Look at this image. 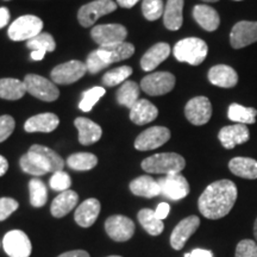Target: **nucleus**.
<instances>
[{"instance_id":"bf43d9fd","label":"nucleus","mask_w":257,"mask_h":257,"mask_svg":"<svg viewBox=\"0 0 257 257\" xmlns=\"http://www.w3.org/2000/svg\"><path fill=\"white\" fill-rule=\"evenodd\" d=\"M236 2H240V0H236Z\"/></svg>"},{"instance_id":"7ed1b4c3","label":"nucleus","mask_w":257,"mask_h":257,"mask_svg":"<svg viewBox=\"0 0 257 257\" xmlns=\"http://www.w3.org/2000/svg\"><path fill=\"white\" fill-rule=\"evenodd\" d=\"M175 59L191 66H199L206 59L208 47L206 42L198 37H187L179 41L173 49Z\"/></svg>"},{"instance_id":"864d4df0","label":"nucleus","mask_w":257,"mask_h":257,"mask_svg":"<svg viewBox=\"0 0 257 257\" xmlns=\"http://www.w3.org/2000/svg\"><path fill=\"white\" fill-rule=\"evenodd\" d=\"M9 169V162L4 156L0 155V176H4Z\"/></svg>"},{"instance_id":"a18cd8bd","label":"nucleus","mask_w":257,"mask_h":257,"mask_svg":"<svg viewBox=\"0 0 257 257\" xmlns=\"http://www.w3.org/2000/svg\"><path fill=\"white\" fill-rule=\"evenodd\" d=\"M16 126V121L11 115L5 114L0 117V143L11 136Z\"/></svg>"},{"instance_id":"2eb2a0df","label":"nucleus","mask_w":257,"mask_h":257,"mask_svg":"<svg viewBox=\"0 0 257 257\" xmlns=\"http://www.w3.org/2000/svg\"><path fill=\"white\" fill-rule=\"evenodd\" d=\"M257 42V22L242 21L233 25L230 44L233 49H242Z\"/></svg>"},{"instance_id":"4be33fe9","label":"nucleus","mask_w":257,"mask_h":257,"mask_svg":"<svg viewBox=\"0 0 257 257\" xmlns=\"http://www.w3.org/2000/svg\"><path fill=\"white\" fill-rule=\"evenodd\" d=\"M170 55V47L168 43L161 42L153 46L144 54L141 60V67L144 72H152L160 66L163 61L168 59Z\"/></svg>"},{"instance_id":"aec40b11","label":"nucleus","mask_w":257,"mask_h":257,"mask_svg":"<svg viewBox=\"0 0 257 257\" xmlns=\"http://www.w3.org/2000/svg\"><path fill=\"white\" fill-rule=\"evenodd\" d=\"M100 202L98 199L89 198L82 202L80 206L76 208L74 219L76 224L81 227H89L95 223L96 218L100 213Z\"/></svg>"},{"instance_id":"a211bd4d","label":"nucleus","mask_w":257,"mask_h":257,"mask_svg":"<svg viewBox=\"0 0 257 257\" xmlns=\"http://www.w3.org/2000/svg\"><path fill=\"white\" fill-rule=\"evenodd\" d=\"M249 138V128L244 124L227 125L220 128L218 134V140L225 149H233L236 146L248 142Z\"/></svg>"},{"instance_id":"b1692460","label":"nucleus","mask_w":257,"mask_h":257,"mask_svg":"<svg viewBox=\"0 0 257 257\" xmlns=\"http://www.w3.org/2000/svg\"><path fill=\"white\" fill-rule=\"evenodd\" d=\"M60 119L54 113H41L29 118L24 128L27 133H51L59 126Z\"/></svg>"},{"instance_id":"7c9ffc66","label":"nucleus","mask_w":257,"mask_h":257,"mask_svg":"<svg viewBox=\"0 0 257 257\" xmlns=\"http://www.w3.org/2000/svg\"><path fill=\"white\" fill-rule=\"evenodd\" d=\"M27 86L24 81L18 79L5 78L0 79V98L6 100H18L27 93Z\"/></svg>"},{"instance_id":"ea45409f","label":"nucleus","mask_w":257,"mask_h":257,"mask_svg":"<svg viewBox=\"0 0 257 257\" xmlns=\"http://www.w3.org/2000/svg\"><path fill=\"white\" fill-rule=\"evenodd\" d=\"M142 12L148 21H157L163 16L165 5L162 0H143Z\"/></svg>"},{"instance_id":"5701e85b","label":"nucleus","mask_w":257,"mask_h":257,"mask_svg":"<svg viewBox=\"0 0 257 257\" xmlns=\"http://www.w3.org/2000/svg\"><path fill=\"white\" fill-rule=\"evenodd\" d=\"M159 115V110L153 102L147 99H140L130 110V119L136 125H146L155 120Z\"/></svg>"},{"instance_id":"f3484780","label":"nucleus","mask_w":257,"mask_h":257,"mask_svg":"<svg viewBox=\"0 0 257 257\" xmlns=\"http://www.w3.org/2000/svg\"><path fill=\"white\" fill-rule=\"evenodd\" d=\"M199 225H200V219L197 216H189L180 221L170 234V245L173 246V249L181 250L184 248L189 237L198 230Z\"/></svg>"},{"instance_id":"2f4dec72","label":"nucleus","mask_w":257,"mask_h":257,"mask_svg":"<svg viewBox=\"0 0 257 257\" xmlns=\"http://www.w3.org/2000/svg\"><path fill=\"white\" fill-rule=\"evenodd\" d=\"M138 220H140L143 229L152 236H159L165 229L163 221L159 219L156 217L155 211L150 210V208H143L138 212Z\"/></svg>"},{"instance_id":"4468645a","label":"nucleus","mask_w":257,"mask_h":257,"mask_svg":"<svg viewBox=\"0 0 257 257\" xmlns=\"http://www.w3.org/2000/svg\"><path fill=\"white\" fill-rule=\"evenodd\" d=\"M105 230L111 239L115 242H126L134 236L135 224L130 218L117 214L106 219Z\"/></svg>"},{"instance_id":"58836bf2","label":"nucleus","mask_w":257,"mask_h":257,"mask_svg":"<svg viewBox=\"0 0 257 257\" xmlns=\"http://www.w3.org/2000/svg\"><path fill=\"white\" fill-rule=\"evenodd\" d=\"M105 95V89L102 87H93L91 89H87L83 93L81 101L79 104V108L83 112H89L94 107L96 102L99 101V99L101 96Z\"/></svg>"},{"instance_id":"1a4fd4ad","label":"nucleus","mask_w":257,"mask_h":257,"mask_svg":"<svg viewBox=\"0 0 257 257\" xmlns=\"http://www.w3.org/2000/svg\"><path fill=\"white\" fill-rule=\"evenodd\" d=\"M86 72H87L86 63H82L81 61L78 60H73L56 66L51 70L50 76L54 83L69 85V83H74L81 79Z\"/></svg>"},{"instance_id":"4d7b16f0","label":"nucleus","mask_w":257,"mask_h":257,"mask_svg":"<svg viewBox=\"0 0 257 257\" xmlns=\"http://www.w3.org/2000/svg\"><path fill=\"white\" fill-rule=\"evenodd\" d=\"M202 2H205V3H217V2H219V0H202Z\"/></svg>"},{"instance_id":"4c0bfd02","label":"nucleus","mask_w":257,"mask_h":257,"mask_svg":"<svg viewBox=\"0 0 257 257\" xmlns=\"http://www.w3.org/2000/svg\"><path fill=\"white\" fill-rule=\"evenodd\" d=\"M133 74V68L128 66H121L118 68L111 69L102 76V83L107 87H113V86L120 85L121 82L126 81L128 76Z\"/></svg>"},{"instance_id":"0eeeda50","label":"nucleus","mask_w":257,"mask_h":257,"mask_svg":"<svg viewBox=\"0 0 257 257\" xmlns=\"http://www.w3.org/2000/svg\"><path fill=\"white\" fill-rule=\"evenodd\" d=\"M175 76L168 72H156L149 74L141 81L143 92L152 96L165 95L174 88Z\"/></svg>"},{"instance_id":"603ef678","label":"nucleus","mask_w":257,"mask_h":257,"mask_svg":"<svg viewBox=\"0 0 257 257\" xmlns=\"http://www.w3.org/2000/svg\"><path fill=\"white\" fill-rule=\"evenodd\" d=\"M138 2H140V0H117V5H119L124 9H131L134 8Z\"/></svg>"},{"instance_id":"6e6d98bb","label":"nucleus","mask_w":257,"mask_h":257,"mask_svg":"<svg viewBox=\"0 0 257 257\" xmlns=\"http://www.w3.org/2000/svg\"><path fill=\"white\" fill-rule=\"evenodd\" d=\"M253 234H255V237H256V239H257V218H256V220H255V225H253Z\"/></svg>"},{"instance_id":"473e14b6","label":"nucleus","mask_w":257,"mask_h":257,"mask_svg":"<svg viewBox=\"0 0 257 257\" xmlns=\"http://www.w3.org/2000/svg\"><path fill=\"white\" fill-rule=\"evenodd\" d=\"M227 115L230 120L234 121L236 124H253L256 121L257 110L253 107H245V106L233 102L229 106Z\"/></svg>"},{"instance_id":"bb28decb","label":"nucleus","mask_w":257,"mask_h":257,"mask_svg":"<svg viewBox=\"0 0 257 257\" xmlns=\"http://www.w3.org/2000/svg\"><path fill=\"white\" fill-rule=\"evenodd\" d=\"M184 0H168L165 5L163 12V23L170 31H176L182 27L184 23Z\"/></svg>"},{"instance_id":"39448f33","label":"nucleus","mask_w":257,"mask_h":257,"mask_svg":"<svg viewBox=\"0 0 257 257\" xmlns=\"http://www.w3.org/2000/svg\"><path fill=\"white\" fill-rule=\"evenodd\" d=\"M28 93L42 101H55L60 95L59 88L50 80L36 74H28L24 79Z\"/></svg>"},{"instance_id":"412c9836","label":"nucleus","mask_w":257,"mask_h":257,"mask_svg":"<svg viewBox=\"0 0 257 257\" xmlns=\"http://www.w3.org/2000/svg\"><path fill=\"white\" fill-rule=\"evenodd\" d=\"M74 125L79 131V142L82 146H91L100 140L102 128L88 118L79 117L74 121Z\"/></svg>"},{"instance_id":"6ab92c4d","label":"nucleus","mask_w":257,"mask_h":257,"mask_svg":"<svg viewBox=\"0 0 257 257\" xmlns=\"http://www.w3.org/2000/svg\"><path fill=\"white\" fill-rule=\"evenodd\" d=\"M208 80L212 85L221 88H232L238 82V74L227 64H217L208 70Z\"/></svg>"},{"instance_id":"5fc2aeb1","label":"nucleus","mask_w":257,"mask_h":257,"mask_svg":"<svg viewBox=\"0 0 257 257\" xmlns=\"http://www.w3.org/2000/svg\"><path fill=\"white\" fill-rule=\"evenodd\" d=\"M31 59L34 61H41L44 59V56H46V54L43 53H40V51H31Z\"/></svg>"},{"instance_id":"a878e982","label":"nucleus","mask_w":257,"mask_h":257,"mask_svg":"<svg viewBox=\"0 0 257 257\" xmlns=\"http://www.w3.org/2000/svg\"><path fill=\"white\" fill-rule=\"evenodd\" d=\"M79 195L74 191L61 192L57 197L51 202L50 212L55 218H62L69 213L74 207L78 205Z\"/></svg>"},{"instance_id":"6e6552de","label":"nucleus","mask_w":257,"mask_h":257,"mask_svg":"<svg viewBox=\"0 0 257 257\" xmlns=\"http://www.w3.org/2000/svg\"><path fill=\"white\" fill-rule=\"evenodd\" d=\"M91 36L99 48H104L125 42L127 30L120 24H100L92 29Z\"/></svg>"},{"instance_id":"423d86ee","label":"nucleus","mask_w":257,"mask_h":257,"mask_svg":"<svg viewBox=\"0 0 257 257\" xmlns=\"http://www.w3.org/2000/svg\"><path fill=\"white\" fill-rule=\"evenodd\" d=\"M117 3L112 0H94L80 8L78 21L83 28H89L102 16L111 14L117 10Z\"/></svg>"},{"instance_id":"c756f323","label":"nucleus","mask_w":257,"mask_h":257,"mask_svg":"<svg viewBox=\"0 0 257 257\" xmlns=\"http://www.w3.org/2000/svg\"><path fill=\"white\" fill-rule=\"evenodd\" d=\"M99 50H100L102 57L110 64L130 59L135 54L134 44L128 43V42H121V43L113 44L110 47L99 48Z\"/></svg>"},{"instance_id":"f03ea898","label":"nucleus","mask_w":257,"mask_h":257,"mask_svg":"<svg viewBox=\"0 0 257 257\" xmlns=\"http://www.w3.org/2000/svg\"><path fill=\"white\" fill-rule=\"evenodd\" d=\"M142 169L149 174H178L185 168L186 161L176 153H161L147 157L142 162Z\"/></svg>"},{"instance_id":"393cba45","label":"nucleus","mask_w":257,"mask_h":257,"mask_svg":"<svg viewBox=\"0 0 257 257\" xmlns=\"http://www.w3.org/2000/svg\"><path fill=\"white\" fill-rule=\"evenodd\" d=\"M193 17L204 30L208 32L216 31L219 28V14L208 5H195L193 9Z\"/></svg>"},{"instance_id":"13d9d810","label":"nucleus","mask_w":257,"mask_h":257,"mask_svg":"<svg viewBox=\"0 0 257 257\" xmlns=\"http://www.w3.org/2000/svg\"><path fill=\"white\" fill-rule=\"evenodd\" d=\"M107 257H121V256H107Z\"/></svg>"},{"instance_id":"c03bdc74","label":"nucleus","mask_w":257,"mask_h":257,"mask_svg":"<svg viewBox=\"0 0 257 257\" xmlns=\"http://www.w3.org/2000/svg\"><path fill=\"white\" fill-rule=\"evenodd\" d=\"M234 257H257V244L251 239H243L237 244Z\"/></svg>"},{"instance_id":"cd10ccee","label":"nucleus","mask_w":257,"mask_h":257,"mask_svg":"<svg viewBox=\"0 0 257 257\" xmlns=\"http://www.w3.org/2000/svg\"><path fill=\"white\" fill-rule=\"evenodd\" d=\"M130 191L137 197L154 198L161 194L159 182L149 175H142L133 180L130 184Z\"/></svg>"},{"instance_id":"a19ab883","label":"nucleus","mask_w":257,"mask_h":257,"mask_svg":"<svg viewBox=\"0 0 257 257\" xmlns=\"http://www.w3.org/2000/svg\"><path fill=\"white\" fill-rule=\"evenodd\" d=\"M19 165H21V168L23 172L28 173V174H30V175L42 176V175L47 174V172L42 168L40 163H38L37 161L34 159V157L29 155L28 153L21 157Z\"/></svg>"},{"instance_id":"c85d7f7f","label":"nucleus","mask_w":257,"mask_h":257,"mask_svg":"<svg viewBox=\"0 0 257 257\" xmlns=\"http://www.w3.org/2000/svg\"><path fill=\"white\" fill-rule=\"evenodd\" d=\"M229 169L232 174L239 178L257 179V161L250 157H234L229 162Z\"/></svg>"},{"instance_id":"72a5a7b5","label":"nucleus","mask_w":257,"mask_h":257,"mask_svg":"<svg viewBox=\"0 0 257 257\" xmlns=\"http://www.w3.org/2000/svg\"><path fill=\"white\" fill-rule=\"evenodd\" d=\"M140 100V86L135 81H125L117 91L118 104L125 106L128 110Z\"/></svg>"},{"instance_id":"ddd939ff","label":"nucleus","mask_w":257,"mask_h":257,"mask_svg":"<svg viewBox=\"0 0 257 257\" xmlns=\"http://www.w3.org/2000/svg\"><path fill=\"white\" fill-rule=\"evenodd\" d=\"M185 115L193 125H204L210 121L212 117V105L206 96H195L186 104Z\"/></svg>"},{"instance_id":"f704fd0d","label":"nucleus","mask_w":257,"mask_h":257,"mask_svg":"<svg viewBox=\"0 0 257 257\" xmlns=\"http://www.w3.org/2000/svg\"><path fill=\"white\" fill-rule=\"evenodd\" d=\"M67 165L74 170L86 172V170L93 169L98 165V157L91 153H76L68 157Z\"/></svg>"},{"instance_id":"3c124183","label":"nucleus","mask_w":257,"mask_h":257,"mask_svg":"<svg viewBox=\"0 0 257 257\" xmlns=\"http://www.w3.org/2000/svg\"><path fill=\"white\" fill-rule=\"evenodd\" d=\"M59 257H89V253L85 250H73V251L61 253Z\"/></svg>"},{"instance_id":"9d476101","label":"nucleus","mask_w":257,"mask_h":257,"mask_svg":"<svg viewBox=\"0 0 257 257\" xmlns=\"http://www.w3.org/2000/svg\"><path fill=\"white\" fill-rule=\"evenodd\" d=\"M3 248L10 257H30L32 251L28 234L21 230L9 231L3 239Z\"/></svg>"},{"instance_id":"79ce46f5","label":"nucleus","mask_w":257,"mask_h":257,"mask_svg":"<svg viewBox=\"0 0 257 257\" xmlns=\"http://www.w3.org/2000/svg\"><path fill=\"white\" fill-rule=\"evenodd\" d=\"M110 66V63L106 61L104 57H102L100 50L96 49L93 50L91 54H89L87 57V61H86V67H87V72L92 74L99 73L106 67Z\"/></svg>"},{"instance_id":"20e7f679","label":"nucleus","mask_w":257,"mask_h":257,"mask_svg":"<svg viewBox=\"0 0 257 257\" xmlns=\"http://www.w3.org/2000/svg\"><path fill=\"white\" fill-rule=\"evenodd\" d=\"M43 29V22L41 18L32 15H25L16 19L9 28V37L12 41H30L31 38L40 35Z\"/></svg>"},{"instance_id":"e433bc0d","label":"nucleus","mask_w":257,"mask_h":257,"mask_svg":"<svg viewBox=\"0 0 257 257\" xmlns=\"http://www.w3.org/2000/svg\"><path fill=\"white\" fill-rule=\"evenodd\" d=\"M29 192H30V204L34 207H42L47 204L48 192L47 187L41 180L32 179L29 182Z\"/></svg>"},{"instance_id":"f8f14e48","label":"nucleus","mask_w":257,"mask_h":257,"mask_svg":"<svg viewBox=\"0 0 257 257\" xmlns=\"http://www.w3.org/2000/svg\"><path fill=\"white\" fill-rule=\"evenodd\" d=\"M170 140V130L165 126H153L143 131L135 141V148L140 152H148L162 147Z\"/></svg>"},{"instance_id":"8fccbe9b","label":"nucleus","mask_w":257,"mask_h":257,"mask_svg":"<svg viewBox=\"0 0 257 257\" xmlns=\"http://www.w3.org/2000/svg\"><path fill=\"white\" fill-rule=\"evenodd\" d=\"M10 11L6 8H0V29H3L9 24Z\"/></svg>"},{"instance_id":"09e8293b","label":"nucleus","mask_w":257,"mask_h":257,"mask_svg":"<svg viewBox=\"0 0 257 257\" xmlns=\"http://www.w3.org/2000/svg\"><path fill=\"white\" fill-rule=\"evenodd\" d=\"M185 257H214L211 250L194 249L189 253H185Z\"/></svg>"},{"instance_id":"de8ad7c7","label":"nucleus","mask_w":257,"mask_h":257,"mask_svg":"<svg viewBox=\"0 0 257 257\" xmlns=\"http://www.w3.org/2000/svg\"><path fill=\"white\" fill-rule=\"evenodd\" d=\"M169 212H170L169 204H167V202H161V204H159V206L156 207L155 214H156V217L159 218V219L163 220V219H166L167 217H168Z\"/></svg>"},{"instance_id":"052dcab7","label":"nucleus","mask_w":257,"mask_h":257,"mask_svg":"<svg viewBox=\"0 0 257 257\" xmlns=\"http://www.w3.org/2000/svg\"><path fill=\"white\" fill-rule=\"evenodd\" d=\"M0 246H2V245H0Z\"/></svg>"},{"instance_id":"37998d69","label":"nucleus","mask_w":257,"mask_h":257,"mask_svg":"<svg viewBox=\"0 0 257 257\" xmlns=\"http://www.w3.org/2000/svg\"><path fill=\"white\" fill-rule=\"evenodd\" d=\"M72 186V180L68 173L60 170V172L54 173L50 178V187L56 192H64L68 191Z\"/></svg>"},{"instance_id":"49530a36","label":"nucleus","mask_w":257,"mask_h":257,"mask_svg":"<svg viewBox=\"0 0 257 257\" xmlns=\"http://www.w3.org/2000/svg\"><path fill=\"white\" fill-rule=\"evenodd\" d=\"M19 207L18 201L12 198H0V221L8 219V218L17 211Z\"/></svg>"},{"instance_id":"9b49d317","label":"nucleus","mask_w":257,"mask_h":257,"mask_svg":"<svg viewBox=\"0 0 257 257\" xmlns=\"http://www.w3.org/2000/svg\"><path fill=\"white\" fill-rule=\"evenodd\" d=\"M161 194L170 200H181L189 194V184L184 175L170 174L161 178L159 181Z\"/></svg>"},{"instance_id":"c9c22d12","label":"nucleus","mask_w":257,"mask_h":257,"mask_svg":"<svg viewBox=\"0 0 257 257\" xmlns=\"http://www.w3.org/2000/svg\"><path fill=\"white\" fill-rule=\"evenodd\" d=\"M27 47L32 51H40V53L47 54L56 49V43L54 37L48 32H41L36 37L28 41Z\"/></svg>"},{"instance_id":"f257e3e1","label":"nucleus","mask_w":257,"mask_h":257,"mask_svg":"<svg viewBox=\"0 0 257 257\" xmlns=\"http://www.w3.org/2000/svg\"><path fill=\"white\" fill-rule=\"evenodd\" d=\"M237 195L238 191L231 180H219L202 192L198 200L199 211L207 219H220L232 210Z\"/></svg>"},{"instance_id":"dca6fc26","label":"nucleus","mask_w":257,"mask_h":257,"mask_svg":"<svg viewBox=\"0 0 257 257\" xmlns=\"http://www.w3.org/2000/svg\"><path fill=\"white\" fill-rule=\"evenodd\" d=\"M28 154L34 157L47 173H53L54 174V173L63 170V159L59 154L51 150L50 148L40 146V144H35V146H32L29 149Z\"/></svg>"}]
</instances>
